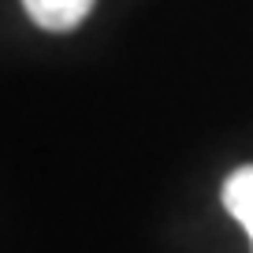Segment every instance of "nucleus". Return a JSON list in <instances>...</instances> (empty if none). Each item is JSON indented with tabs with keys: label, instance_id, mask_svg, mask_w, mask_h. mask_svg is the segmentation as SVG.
<instances>
[{
	"label": "nucleus",
	"instance_id": "1",
	"mask_svg": "<svg viewBox=\"0 0 253 253\" xmlns=\"http://www.w3.org/2000/svg\"><path fill=\"white\" fill-rule=\"evenodd\" d=\"M23 8L41 30L67 34L86 23V15L93 11V0H23Z\"/></svg>",
	"mask_w": 253,
	"mask_h": 253
},
{
	"label": "nucleus",
	"instance_id": "2",
	"mask_svg": "<svg viewBox=\"0 0 253 253\" xmlns=\"http://www.w3.org/2000/svg\"><path fill=\"white\" fill-rule=\"evenodd\" d=\"M223 205L246 227V235L253 242V164L227 175V182H223Z\"/></svg>",
	"mask_w": 253,
	"mask_h": 253
}]
</instances>
